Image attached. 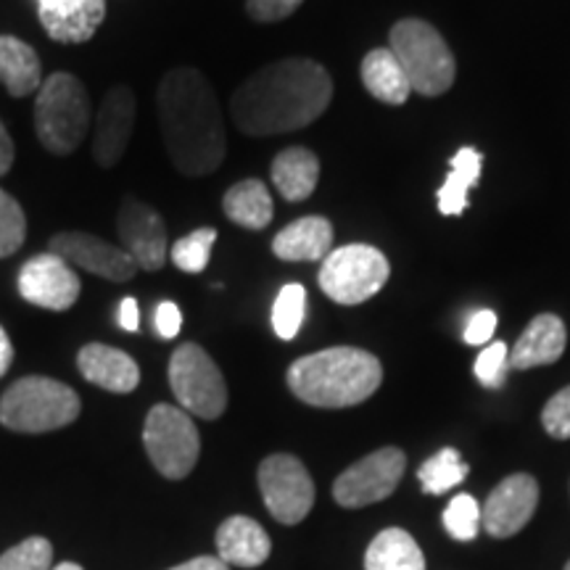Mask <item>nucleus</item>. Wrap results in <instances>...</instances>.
Returning a JSON list of instances; mask_svg holds the SVG:
<instances>
[{"label": "nucleus", "mask_w": 570, "mask_h": 570, "mask_svg": "<svg viewBox=\"0 0 570 570\" xmlns=\"http://www.w3.org/2000/svg\"><path fill=\"white\" fill-rule=\"evenodd\" d=\"M391 51L402 63L412 90L433 98L446 92L458 77V61L446 40L423 19H402L391 30Z\"/></svg>", "instance_id": "6"}, {"label": "nucleus", "mask_w": 570, "mask_h": 570, "mask_svg": "<svg viewBox=\"0 0 570 570\" xmlns=\"http://www.w3.org/2000/svg\"><path fill=\"white\" fill-rule=\"evenodd\" d=\"M407 458L402 449L383 446L367 454L352 468H346L333 483V499L346 510L367 508V504L383 502L394 494L399 481H402Z\"/></svg>", "instance_id": "11"}, {"label": "nucleus", "mask_w": 570, "mask_h": 570, "mask_svg": "<svg viewBox=\"0 0 570 570\" xmlns=\"http://www.w3.org/2000/svg\"><path fill=\"white\" fill-rule=\"evenodd\" d=\"M53 547L46 537H30L0 558V570H51Z\"/></svg>", "instance_id": "32"}, {"label": "nucleus", "mask_w": 570, "mask_h": 570, "mask_svg": "<svg viewBox=\"0 0 570 570\" xmlns=\"http://www.w3.org/2000/svg\"><path fill=\"white\" fill-rule=\"evenodd\" d=\"M48 38L67 46L92 40L106 19V0H35Z\"/></svg>", "instance_id": "17"}, {"label": "nucleus", "mask_w": 570, "mask_h": 570, "mask_svg": "<svg viewBox=\"0 0 570 570\" xmlns=\"http://www.w3.org/2000/svg\"><path fill=\"white\" fill-rule=\"evenodd\" d=\"M362 82H365L370 96L391 106L407 104L412 92L407 75H404L402 63H399L391 48H375V51L365 56V61H362Z\"/></svg>", "instance_id": "24"}, {"label": "nucleus", "mask_w": 570, "mask_h": 570, "mask_svg": "<svg viewBox=\"0 0 570 570\" xmlns=\"http://www.w3.org/2000/svg\"><path fill=\"white\" fill-rule=\"evenodd\" d=\"M77 367L85 381L101 386L111 394H130L140 383V367L122 348L106 344H88L77 354Z\"/></svg>", "instance_id": "18"}, {"label": "nucleus", "mask_w": 570, "mask_h": 570, "mask_svg": "<svg viewBox=\"0 0 570 570\" xmlns=\"http://www.w3.org/2000/svg\"><path fill=\"white\" fill-rule=\"evenodd\" d=\"M183 327V312L175 302H161L159 309H156V331H159L161 338L173 341Z\"/></svg>", "instance_id": "38"}, {"label": "nucleus", "mask_w": 570, "mask_h": 570, "mask_svg": "<svg viewBox=\"0 0 570 570\" xmlns=\"http://www.w3.org/2000/svg\"><path fill=\"white\" fill-rule=\"evenodd\" d=\"M51 570H82V568L77 566V562H61V566H56Z\"/></svg>", "instance_id": "43"}, {"label": "nucleus", "mask_w": 570, "mask_h": 570, "mask_svg": "<svg viewBox=\"0 0 570 570\" xmlns=\"http://www.w3.org/2000/svg\"><path fill=\"white\" fill-rule=\"evenodd\" d=\"M142 446L164 479L180 481L194 473L202 439L190 415L173 404H156L142 425Z\"/></svg>", "instance_id": "8"}, {"label": "nucleus", "mask_w": 570, "mask_h": 570, "mask_svg": "<svg viewBox=\"0 0 570 570\" xmlns=\"http://www.w3.org/2000/svg\"><path fill=\"white\" fill-rule=\"evenodd\" d=\"M470 468L468 462L462 460V454L454 446H444L441 452L433 454L431 460H425L417 470V481L423 487L425 494L441 497L454 487H460L462 481L468 479Z\"/></svg>", "instance_id": "28"}, {"label": "nucleus", "mask_w": 570, "mask_h": 570, "mask_svg": "<svg viewBox=\"0 0 570 570\" xmlns=\"http://www.w3.org/2000/svg\"><path fill=\"white\" fill-rule=\"evenodd\" d=\"M48 246L71 267H82L85 273L104 277V281L127 283L138 273V265L122 246H114L90 233H59Z\"/></svg>", "instance_id": "15"}, {"label": "nucleus", "mask_w": 570, "mask_h": 570, "mask_svg": "<svg viewBox=\"0 0 570 570\" xmlns=\"http://www.w3.org/2000/svg\"><path fill=\"white\" fill-rule=\"evenodd\" d=\"M381 360L354 346L323 348L302 356L288 367V389L309 407H354L367 402L381 389Z\"/></svg>", "instance_id": "3"}, {"label": "nucleus", "mask_w": 570, "mask_h": 570, "mask_svg": "<svg viewBox=\"0 0 570 570\" xmlns=\"http://www.w3.org/2000/svg\"><path fill=\"white\" fill-rule=\"evenodd\" d=\"M302 3L304 0H246V11L254 21L273 24V21L288 19Z\"/></svg>", "instance_id": "36"}, {"label": "nucleus", "mask_w": 570, "mask_h": 570, "mask_svg": "<svg viewBox=\"0 0 570 570\" xmlns=\"http://www.w3.org/2000/svg\"><path fill=\"white\" fill-rule=\"evenodd\" d=\"M497 331V315L491 309H479L468 320L465 331H462V341L470 346H489Z\"/></svg>", "instance_id": "37"}, {"label": "nucleus", "mask_w": 570, "mask_h": 570, "mask_svg": "<svg viewBox=\"0 0 570 570\" xmlns=\"http://www.w3.org/2000/svg\"><path fill=\"white\" fill-rule=\"evenodd\" d=\"M214 240H217V230H214V227H198V230L185 235V238H180L173 246V252H169L175 267L190 275L204 273L212 259Z\"/></svg>", "instance_id": "30"}, {"label": "nucleus", "mask_w": 570, "mask_h": 570, "mask_svg": "<svg viewBox=\"0 0 570 570\" xmlns=\"http://www.w3.org/2000/svg\"><path fill=\"white\" fill-rule=\"evenodd\" d=\"M135 127V96L130 88L117 85L106 92L101 109L96 117V130H92V159L98 167L111 169L122 161L130 146Z\"/></svg>", "instance_id": "16"}, {"label": "nucleus", "mask_w": 570, "mask_h": 570, "mask_svg": "<svg viewBox=\"0 0 570 570\" xmlns=\"http://www.w3.org/2000/svg\"><path fill=\"white\" fill-rule=\"evenodd\" d=\"M269 173H273L277 194H281L285 202L296 204L315 194L320 180V159L309 151V148H285V151L275 156Z\"/></svg>", "instance_id": "22"}, {"label": "nucleus", "mask_w": 570, "mask_h": 570, "mask_svg": "<svg viewBox=\"0 0 570 570\" xmlns=\"http://www.w3.org/2000/svg\"><path fill=\"white\" fill-rule=\"evenodd\" d=\"M0 82L13 98L32 96L42 85L40 56L32 46L11 35H0Z\"/></svg>", "instance_id": "23"}, {"label": "nucleus", "mask_w": 570, "mask_h": 570, "mask_svg": "<svg viewBox=\"0 0 570 570\" xmlns=\"http://www.w3.org/2000/svg\"><path fill=\"white\" fill-rule=\"evenodd\" d=\"M441 523L454 541H473L481 533V504L475 497L458 494L446 504Z\"/></svg>", "instance_id": "31"}, {"label": "nucleus", "mask_w": 570, "mask_h": 570, "mask_svg": "<svg viewBox=\"0 0 570 570\" xmlns=\"http://www.w3.org/2000/svg\"><path fill=\"white\" fill-rule=\"evenodd\" d=\"M27 238V217L17 198L0 188V259L17 254Z\"/></svg>", "instance_id": "33"}, {"label": "nucleus", "mask_w": 570, "mask_h": 570, "mask_svg": "<svg viewBox=\"0 0 570 570\" xmlns=\"http://www.w3.org/2000/svg\"><path fill=\"white\" fill-rule=\"evenodd\" d=\"M483 156L475 148H460L452 159V169H449L446 183L439 188V212L446 217H458L470 206L468 194L479 185Z\"/></svg>", "instance_id": "27"}, {"label": "nucleus", "mask_w": 570, "mask_h": 570, "mask_svg": "<svg viewBox=\"0 0 570 570\" xmlns=\"http://www.w3.org/2000/svg\"><path fill=\"white\" fill-rule=\"evenodd\" d=\"M223 209L230 223L246 227V230H265L275 214L267 185L256 177L235 183L223 198Z\"/></svg>", "instance_id": "25"}, {"label": "nucleus", "mask_w": 570, "mask_h": 570, "mask_svg": "<svg viewBox=\"0 0 570 570\" xmlns=\"http://www.w3.org/2000/svg\"><path fill=\"white\" fill-rule=\"evenodd\" d=\"M169 386L188 415L217 420L227 410V383L217 362L198 344H183L169 360Z\"/></svg>", "instance_id": "9"}, {"label": "nucleus", "mask_w": 570, "mask_h": 570, "mask_svg": "<svg viewBox=\"0 0 570 570\" xmlns=\"http://www.w3.org/2000/svg\"><path fill=\"white\" fill-rule=\"evenodd\" d=\"M539 504V483L529 473L508 475L481 508V529L489 537L510 539L529 525Z\"/></svg>", "instance_id": "14"}, {"label": "nucleus", "mask_w": 570, "mask_h": 570, "mask_svg": "<svg viewBox=\"0 0 570 570\" xmlns=\"http://www.w3.org/2000/svg\"><path fill=\"white\" fill-rule=\"evenodd\" d=\"M331 98L333 80L323 63L283 59L259 69L235 90L233 122L254 138L296 132L323 117Z\"/></svg>", "instance_id": "1"}, {"label": "nucleus", "mask_w": 570, "mask_h": 570, "mask_svg": "<svg viewBox=\"0 0 570 570\" xmlns=\"http://www.w3.org/2000/svg\"><path fill=\"white\" fill-rule=\"evenodd\" d=\"M306 291L302 283L283 285L273 304V331L277 338L294 341L304 325Z\"/></svg>", "instance_id": "29"}, {"label": "nucleus", "mask_w": 570, "mask_h": 570, "mask_svg": "<svg viewBox=\"0 0 570 570\" xmlns=\"http://www.w3.org/2000/svg\"><path fill=\"white\" fill-rule=\"evenodd\" d=\"M90 130V96L69 71L46 77L35 98V135L51 154H71Z\"/></svg>", "instance_id": "5"}, {"label": "nucleus", "mask_w": 570, "mask_h": 570, "mask_svg": "<svg viewBox=\"0 0 570 570\" xmlns=\"http://www.w3.org/2000/svg\"><path fill=\"white\" fill-rule=\"evenodd\" d=\"M269 552H273V541L252 518L233 515L217 529V558L225 566L259 568Z\"/></svg>", "instance_id": "19"}, {"label": "nucleus", "mask_w": 570, "mask_h": 570, "mask_svg": "<svg viewBox=\"0 0 570 570\" xmlns=\"http://www.w3.org/2000/svg\"><path fill=\"white\" fill-rule=\"evenodd\" d=\"M259 491L269 515L283 525H296L315 504V481L294 454H269L259 465Z\"/></svg>", "instance_id": "10"}, {"label": "nucleus", "mask_w": 570, "mask_h": 570, "mask_svg": "<svg viewBox=\"0 0 570 570\" xmlns=\"http://www.w3.org/2000/svg\"><path fill=\"white\" fill-rule=\"evenodd\" d=\"M541 425L552 439H570V386L554 394L541 410Z\"/></svg>", "instance_id": "35"}, {"label": "nucleus", "mask_w": 570, "mask_h": 570, "mask_svg": "<svg viewBox=\"0 0 570 570\" xmlns=\"http://www.w3.org/2000/svg\"><path fill=\"white\" fill-rule=\"evenodd\" d=\"M11 362H13V344H11L9 333H6L3 327H0V377L9 373Z\"/></svg>", "instance_id": "42"}, {"label": "nucleus", "mask_w": 570, "mask_h": 570, "mask_svg": "<svg viewBox=\"0 0 570 570\" xmlns=\"http://www.w3.org/2000/svg\"><path fill=\"white\" fill-rule=\"evenodd\" d=\"M475 377H479L481 386L487 389H502L504 375L510 370V352L508 344L502 341H491L489 346H483V352L475 360Z\"/></svg>", "instance_id": "34"}, {"label": "nucleus", "mask_w": 570, "mask_h": 570, "mask_svg": "<svg viewBox=\"0 0 570 570\" xmlns=\"http://www.w3.org/2000/svg\"><path fill=\"white\" fill-rule=\"evenodd\" d=\"M80 396L67 383L46 375L21 377L0 399V423L17 433H48L80 417Z\"/></svg>", "instance_id": "4"}, {"label": "nucleus", "mask_w": 570, "mask_h": 570, "mask_svg": "<svg viewBox=\"0 0 570 570\" xmlns=\"http://www.w3.org/2000/svg\"><path fill=\"white\" fill-rule=\"evenodd\" d=\"M119 325L127 333H135L140 327V309L135 298H122V304H119Z\"/></svg>", "instance_id": "39"}, {"label": "nucleus", "mask_w": 570, "mask_h": 570, "mask_svg": "<svg viewBox=\"0 0 570 570\" xmlns=\"http://www.w3.org/2000/svg\"><path fill=\"white\" fill-rule=\"evenodd\" d=\"M365 570H425V554L404 529H386L370 541Z\"/></svg>", "instance_id": "26"}, {"label": "nucleus", "mask_w": 570, "mask_h": 570, "mask_svg": "<svg viewBox=\"0 0 570 570\" xmlns=\"http://www.w3.org/2000/svg\"><path fill=\"white\" fill-rule=\"evenodd\" d=\"M164 148L177 173L204 177L225 161L227 138L217 92L198 69L167 71L156 90Z\"/></svg>", "instance_id": "2"}, {"label": "nucleus", "mask_w": 570, "mask_h": 570, "mask_svg": "<svg viewBox=\"0 0 570 570\" xmlns=\"http://www.w3.org/2000/svg\"><path fill=\"white\" fill-rule=\"evenodd\" d=\"M19 294L40 309L67 312L80 298V277L67 259L48 252L27 259L19 269Z\"/></svg>", "instance_id": "12"}, {"label": "nucleus", "mask_w": 570, "mask_h": 570, "mask_svg": "<svg viewBox=\"0 0 570 570\" xmlns=\"http://www.w3.org/2000/svg\"><path fill=\"white\" fill-rule=\"evenodd\" d=\"M568 344L566 323L558 315H537L510 348L512 370H531L558 362Z\"/></svg>", "instance_id": "20"}, {"label": "nucleus", "mask_w": 570, "mask_h": 570, "mask_svg": "<svg viewBox=\"0 0 570 570\" xmlns=\"http://www.w3.org/2000/svg\"><path fill=\"white\" fill-rule=\"evenodd\" d=\"M119 244L138 269L156 273L167 262V225L151 204H142L135 196H125L117 214Z\"/></svg>", "instance_id": "13"}, {"label": "nucleus", "mask_w": 570, "mask_h": 570, "mask_svg": "<svg viewBox=\"0 0 570 570\" xmlns=\"http://www.w3.org/2000/svg\"><path fill=\"white\" fill-rule=\"evenodd\" d=\"M169 570H230V566H225L219 558H209V554H204V558H194V560L183 562V566L169 568Z\"/></svg>", "instance_id": "41"}, {"label": "nucleus", "mask_w": 570, "mask_h": 570, "mask_svg": "<svg viewBox=\"0 0 570 570\" xmlns=\"http://www.w3.org/2000/svg\"><path fill=\"white\" fill-rule=\"evenodd\" d=\"M566 570H570V560H568V566H566Z\"/></svg>", "instance_id": "44"}, {"label": "nucleus", "mask_w": 570, "mask_h": 570, "mask_svg": "<svg viewBox=\"0 0 570 570\" xmlns=\"http://www.w3.org/2000/svg\"><path fill=\"white\" fill-rule=\"evenodd\" d=\"M13 164V140L9 130H6V125L0 122V177L11 169Z\"/></svg>", "instance_id": "40"}, {"label": "nucleus", "mask_w": 570, "mask_h": 570, "mask_svg": "<svg viewBox=\"0 0 570 570\" xmlns=\"http://www.w3.org/2000/svg\"><path fill=\"white\" fill-rule=\"evenodd\" d=\"M391 275L386 254L367 244L333 248L320 267V288L336 304L356 306L373 298Z\"/></svg>", "instance_id": "7"}, {"label": "nucleus", "mask_w": 570, "mask_h": 570, "mask_svg": "<svg viewBox=\"0 0 570 570\" xmlns=\"http://www.w3.org/2000/svg\"><path fill=\"white\" fill-rule=\"evenodd\" d=\"M333 225L325 217H302L273 238V254L283 262H320L333 252Z\"/></svg>", "instance_id": "21"}]
</instances>
